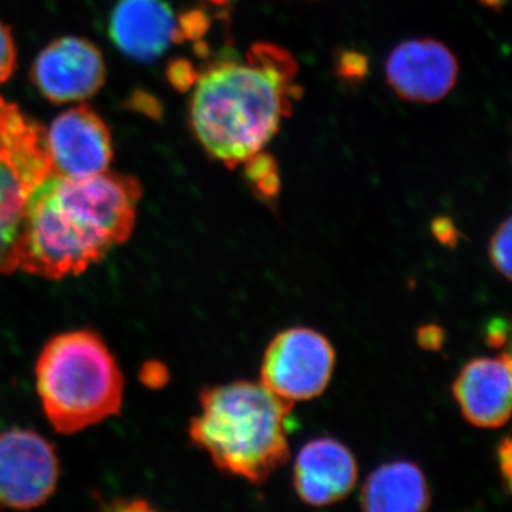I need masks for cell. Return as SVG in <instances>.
<instances>
[{"instance_id": "obj_15", "label": "cell", "mask_w": 512, "mask_h": 512, "mask_svg": "<svg viewBox=\"0 0 512 512\" xmlns=\"http://www.w3.org/2000/svg\"><path fill=\"white\" fill-rule=\"evenodd\" d=\"M245 164L248 180L255 185L256 191L262 194V197L274 198L279 190L275 161L265 154L258 153L245 161Z\"/></svg>"}, {"instance_id": "obj_4", "label": "cell", "mask_w": 512, "mask_h": 512, "mask_svg": "<svg viewBox=\"0 0 512 512\" xmlns=\"http://www.w3.org/2000/svg\"><path fill=\"white\" fill-rule=\"evenodd\" d=\"M37 393L53 429L73 434L120 413L124 380L106 343L89 330L50 340L36 366Z\"/></svg>"}, {"instance_id": "obj_21", "label": "cell", "mask_w": 512, "mask_h": 512, "mask_svg": "<svg viewBox=\"0 0 512 512\" xmlns=\"http://www.w3.org/2000/svg\"><path fill=\"white\" fill-rule=\"evenodd\" d=\"M498 461H500L501 474H503L505 484H507V491H510L512 466L510 437H505L500 448H498Z\"/></svg>"}, {"instance_id": "obj_11", "label": "cell", "mask_w": 512, "mask_h": 512, "mask_svg": "<svg viewBox=\"0 0 512 512\" xmlns=\"http://www.w3.org/2000/svg\"><path fill=\"white\" fill-rule=\"evenodd\" d=\"M453 393L468 423L481 429L504 426L511 416L510 353L468 362L454 382Z\"/></svg>"}, {"instance_id": "obj_6", "label": "cell", "mask_w": 512, "mask_h": 512, "mask_svg": "<svg viewBox=\"0 0 512 512\" xmlns=\"http://www.w3.org/2000/svg\"><path fill=\"white\" fill-rule=\"evenodd\" d=\"M332 343L322 333L293 328L278 333L265 350L261 383L288 403L325 392L335 369Z\"/></svg>"}, {"instance_id": "obj_14", "label": "cell", "mask_w": 512, "mask_h": 512, "mask_svg": "<svg viewBox=\"0 0 512 512\" xmlns=\"http://www.w3.org/2000/svg\"><path fill=\"white\" fill-rule=\"evenodd\" d=\"M431 504L423 471L410 461H393L373 471L363 484L360 505L372 512H419Z\"/></svg>"}, {"instance_id": "obj_18", "label": "cell", "mask_w": 512, "mask_h": 512, "mask_svg": "<svg viewBox=\"0 0 512 512\" xmlns=\"http://www.w3.org/2000/svg\"><path fill=\"white\" fill-rule=\"evenodd\" d=\"M446 333L437 325H426L417 332V343L424 350H439L443 346Z\"/></svg>"}, {"instance_id": "obj_1", "label": "cell", "mask_w": 512, "mask_h": 512, "mask_svg": "<svg viewBox=\"0 0 512 512\" xmlns=\"http://www.w3.org/2000/svg\"><path fill=\"white\" fill-rule=\"evenodd\" d=\"M140 198V184L128 175L50 174L30 194L2 274L23 271L46 279L83 274L127 241Z\"/></svg>"}, {"instance_id": "obj_7", "label": "cell", "mask_w": 512, "mask_h": 512, "mask_svg": "<svg viewBox=\"0 0 512 512\" xmlns=\"http://www.w3.org/2000/svg\"><path fill=\"white\" fill-rule=\"evenodd\" d=\"M59 460L55 448L35 431L0 434V508L30 510L55 493Z\"/></svg>"}, {"instance_id": "obj_20", "label": "cell", "mask_w": 512, "mask_h": 512, "mask_svg": "<svg viewBox=\"0 0 512 512\" xmlns=\"http://www.w3.org/2000/svg\"><path fill=\"white\" fill-rule=\"evenodd\" d=\"M508 339V326L505 325L503 319L493 320L488 325L487 329V343L488 346L494 349L503 348Z\"/></svg>"}, {"instance_id": "obj_3", "label": "cell", "mask_w": 512, "mask_h": 512, "mask_svg": "<svg viewBox=\"0 0 512 512\" xmlns=\"http://www.w3.org/2000/svg\"><path fill=\"white\" fill-rule=\"evenodd\" d=\"M293 404L265 384L238 380L201 394V413L191 421L190 436L231 476L262 484L288 463L286 419Z\"/></svg>"}, {"instance_id": "obj_19", "label": "cell", "mask_w": 512, "mask_h": 512, "mask_svg": "<svg viewBox=\"0 0 512 512\" xmlns=\"http://www.w3.org/2000/svg\"><path fill=\"white\" fill-rule=\"evenodd\" d=\"M433 234L434 237L439 239L441 244L446 245V247H456L458 231L457 228L454 227L453 222L448 220V218H437V220L433 222Z\"/></svg>"}, {"instance_id": "obj_22", "label": "cell", "mask_w": 512, "mask_h": 512, "mask_svg": "<svg viewBox=\"0 0 512 512\" xmlns=\"http://www.w3.org/2000/svg\"><path fill=\"white\" fill-rule=\"evenodd\" d=\"M481 2L487 3L488 6H494V8H500L504 0H481Z\"/></svg>"}, {"instance_id": "obj_10", "label": "cell", "mask_w": 512, "mask_h": 512, "mask_svg": "<svg viewBox=\"0 0 512 512\" xmlns=\"http://www.w3.org/2000/svg\"><path fill=\"white\" fill-rule=\"evenodd\" d=\"M106 69L96 46L77 37H62L37 56L33 80L53 103L84 100L99 92Z\"/></svg>"}, {"instance_id": "obj_9", "label": "cell", "mask_w": 512, "mask_h": 512, "mask_svg": "<svg viewBox=\"0 0 512 512\" xmlns=\"http://www.w3.org/2000/svg\"><path fill=\"white\" fill-rule=\"evenodd\" d=\"M456 56L434 39H413L387 57L386 79L397 96L413 103H437L456 86Z\"/></svg>"}, {"instance_id": "obj_17", "label": "cell", "mask_w": 512, "mask_h": 512, "mask_svg": "<svg viewBox=\"0 0 512 512\" xmlns=\"http://www.w3.org/2000/svg\"><path fill=\"white\" fill-rule=\"evenodd\" d=\"M16 67V49L9 29L0 23V86L12 76Z\"/></svg>"}, {"instance_id": "obj_16", "label": "cell", "mask_w": 512, "mask_h": 512, "mask_svg": "<svg viewBox=\"0 0 512 512\" xmlns=\"http://www.w3.org/2000/svg\"><path fill=\"white\" fill-rule=\"evenodd\" d=\"M511 231V220L507 218L495 231L490 244L491 262L507 279H511Z\"/></svg>"}, {"instance_id": "obj_5", "label": "cell", "mask_w": 512, "mask_h": 512, "mask_svg": "<svg viewBox=\"0 0 512 512\" xmlns=\"http://www.w3.org/2000/svg\"><path fill=\"white\" fill-rule=\"evenodd\" d=\"M52 174L46 131L0 97V272L33 190Z\"/></svg>"}, {"instance_id": "obj_13", "label": "cell", "mask_w": 512, "mask_h": 512, "mask_svg": "<svg viewBox=\"0 0 512 512\" xmlns=\"http://www.w3.org/2000/svg\"><path fill=\"white\" fill-rule=\"evenodd\" d=\"M177 36V19L165 0H119L111 13V40L137 62L163 56Z\"/></svg>"}, {"instance_id": "obj_2", "label": "cell", "mask_w": 512, "mask_h": 512, "mask_svg": "<svg viewBox=\"0 0 512 512\" xmlns=\"http://www.w3.org/2000/svg\"><path fill=\"white\" fill-rule=\"evenodd\" d=\"M296 62L272 45L252 47L242 62L217 64L195 86V136L228 167L245 163L275 137L296 96Z\"/></svg>"}, {"instance_id": "obj_12", "label": "cell", "mask_w": 512, "mask_h": 512, "mask_svg": "<svg viewBox=\"0 0 512 512\" xmlns=\"http://www.w3.org/2000/svg\"><path fill=\"white\" fill-rule=\"evenodd\" d=\"M357 480L352 451L338 440L322 437L302 447L293 468V485L303 503L323 507L348 497Z\"/></svg>"}, {"instance_id": "obj_8", "label": "cell", "mask_w": 512, "mask_h": 512, "mask_svg": "<svg viewBox=\"0 0 512 512\" xmlns=\"http://www.w3.org/2000/svg\"><path fill=\"white\" fill-rule=\"evenodd\" d=\"M52 174L84 178L104 173L113 150L109 128L92 109L74 107L57 117L46 133Z\"/></svg>"}]
</instances>
